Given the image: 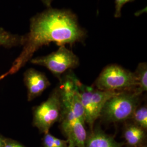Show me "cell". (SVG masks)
I'll list each match as a JSON object with an SVG mask.
<instances>
[{"label":"cell","mask_w":147,"mask_h":147,"mask_svg":"<svg viewBox=\"0 0 147 147\" xmlns=\"http://www.w3.org/2000/svg\"><path fill=\"white\" fill-rule=\"evenodd\" d=\"M24 82L26 87L28 101L40 96L51 84L45 74L34 68L28 69L25 71Z\"/></svg>","instance_id":"7"},{"label":"cell","mask_w":147,"mask_h":147,"mask_svg":"<svg viewBox=\"0 0 147 147\" xmlns=\"http://www.w3.org/2000/svg\"><path fill=\"white\" fill-rule=\"evenodd\" d=\"M147 147V145L146 144H144L143 145H142V146H141V147Z\"/></svg>","instance_id":"18"},{"label":"cell","mask_w":147,"mask_h":147,"mask_svg":"<svg viewBox=\"0 0 147 147\" xmlns=\"http://www.w3.org/2000/svg\"><path fill=\"white\" fill-rule=\"evenodd\" d=\"M70 70L64 80L61 79L62 84L59 88L62 105L60 127L65 137L76 121H85L84 110L75 82L76 76Z\"/></svg>","instance_id":"2"},{"label":"cell","mask_w":147,"mask_h":147,"mask_svg":"<svg viewBox=\"0 0 147 147\" xmlns=\"http://www.w3.org/2000/svg\"><path fill=\"white\" fill-rule=\"evenodd\" d=\"M42 2L43 5L46 6L47 8L51 7V3L54 0H40Z\"/></svg>","instance_id":"16"},{"label":"cell","mask_w":147,"mask_h":147,"mask_svg":"<svg viewBox=\"0 0 147 147\" xmlns=\"http://www.w3.org/2000/svg\"><path fill=\"white\" fill-rule=\"evenodd\" d=\"M5 138V137H4L0 135V147H3L4 146Z\"/></svg>","instance_id":"17"},{"label":"cell","mask_w":147,"mask_h":147,"mask_svg":"<svg viewBox=\"0 0 147 147\" xmlns=\"http://www.w3.org/2000/svg\"><path fill=\"white\" fill-rule=\"evenodd\" d=\"M136 80V88L134 93L140 96L147 90V64L146 62L139 63L134 73Z\"/></svg>","instance_id":"11"},{"label":"cell","mask_w":147,"mask_h":147,"mask_svg":"<svg viewBox=\"0 0 147 147\" xmlns=\"http://www.w3.org/2000/svg\"><path fill=\"white\" fill-rule=\"evenodd\" d=\"M118 92L106 101L100 117L109 123H117L131 119L139 101V96L134 92Z\"/></svg>","instance_id":"4"},{"label":"cell","mask_w":147,"mask_h":147,"mask_svg":"<svg viewBox=\"0 0 147 147\" xmlns=\"http://www.w3.org/2000/svg\"><path fill=\"white\" fill-rule=\"evenodd\" d=\"M94 84L96 89L118 92H134L137 86L134 73L116 64H110L103 69Z\"/></svg>","instance_id":"3"},{"label":"cell","mask_w":147,"mask_h":147,"mask_svg":"<svg viewBox=\"0 0 147 147\" xmlns=\"http://www.w3.org/2000/svg\"><path fill=\"white\" fill-rule=\"evenodd\" d=\"M23 37L22 50L6 72L7 76L18 72L39 49L51 42L59 47L84 43L87 31L81 26L78 16L71 10L51 7L32 17L30 31Z\"/></svg>","instance_id":"1"},{"label":"cell","mask_w":147,"mask_h":147,"mask_svg":"<svg viewBox=\"0 0 147 147\" xmlns=\"http://www.w3.org/2000/svg\"><path fill=\"white\" fill-rule=\"evenodd\" d=\"M124 142H118L115 137L105 133L100 127H95L87 134L84 147H123Z\"/></svg>","instance_id":"8"},{"label":"cell","mask_w":147,"mask_h":147,"mask_svg":"<svg viewBox=\"0 0 147 147\" xmlns=\"http://www.w3.org/2000/svg\"><path fill=\"white\" fill-rule=\"evenodd\" d=\"M124 143L129 147H140L144 144L146 130L134 123L127 124L123 132Z\"/></svg>","instance_id":"9"},{"label":"cell","mask_w":147,"mask_h":147,"mask_svg":"<svg viewBox=\"0 0 147 147\" xmlns=\"http://www.w3.org/2000/svg\"><path fill=\"white\" fill-rule=\"evenodd\" d=\"M68 147H73V146H69V145Z\"/></svg>","instance_id":"19"},{"label":"cell","mask_w":147,"mask_h":147,"mask_svg":"<svg viewBox=\"0 0 147 147\" xmlns=\"http://www.w3.org/2000/svg\"><path fill=\"white\" fill-rule=\"evenodd\" d=\"M62 105L59 88L53 90L49 98L33 109V125L40 133L46 134L61 116Z\"/></svg>","instance_id":"5"},{"label":"cell","mask_w":147,"mask_h":147,"mask_svg":"<svg viewBox=\"0 0 147 147\" xmlns=\"http://www.w3.org/2000/svg\"><path fill=\"white\" fill-rule=\"evenodd\" d=\"M3 147H26L20 143V142L12 140L11 138H5L4 141V146Z\"/></svg>","instance_id":"15"},{"label":"cell","mask_w":147,"mask_h":147,"mask_svg":"<svg viewBox=\"0 0 147 147\" xmlns=\"http://www.w3.org/2000/svg\"><path fill=\"white\" fill-rule=\"evenodd\" d=\"M23 36L13 34L7 31L2 28H0V47L11 48L18 46H22ZM5 74L0 76V81L5 78Z\"/></svg>","instance_id":"10"},{"label":"cell","mask_w":147,"mask_h":147,"mask_svg":"<svg viewBox=\"0 0 147 147\" xmlns=\"http://www.w3.org/2000/svg\"><path fill=\"white\" fill-rule=\"evenodd\" d=\"M30 62L47 68L60 81L63 74L76 68L80 64L78 56L65 45L60 46L57 50L46 56L32 58Z\"/></svg>","instance_id":"6"},{"label":"cell","mask_w":147,"mask_h":147,"mask_svg":"<svg viewBox=\"0 0 147 147\" xmlns=\"http://www.w3.org/2000/svg\"><path fill=\"white\" fill-rule=\"evenodd\" d=\"M131 119L133 123L141 127L145 130L147 129V106H143L140 107H137L132 115Z\"/></svg>","instance_id":"12"},{"label":"cell","mask_w":147,"mask_h":147,"mask_svg":"<svg viewBox=\"0 0 147 147\" xmlns=\"http://www.w3.org/2000/svg\"><path fill=\"white\" fill-rule=\"evenodd\" d=\"M68 141L57 138L49 132L44 134L42 140V147H68Z\"/></svg>","instance_id":"13"},{"label":"cell","mask_w":147,"mask_h":147,"mask_svg":"<svg viewBox=\"0 0 147 147\" xmlns=\"http://www.w3.org/2000/svg\"><path fill=\"white\" fill-rule=\"evenodd\" d=\"M135 0H115V11L114 16L116 18H119L121 15V9L123 6L129 2H131Z\"/></svg>","instance_id":"14"}]
</instances>
